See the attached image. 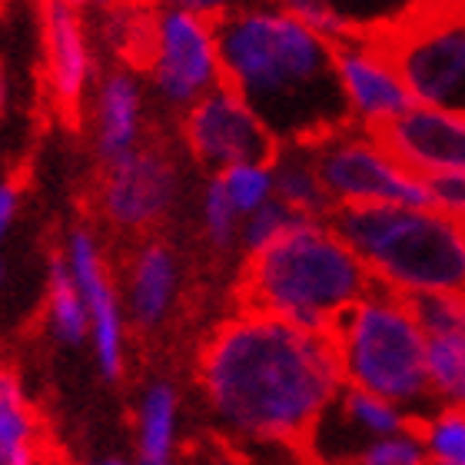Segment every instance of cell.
<instances>
[{"mask_svg":"<svg viewBox=\"0 0 465 465\" xmlns=\"http://www.w3.org/2000/svg\"><path fill=\"white\" fill-rule=\"evenodd\" d=\"M200 386L232 442H282L316 462V429L346 382L332 336L236 312L203 342Z\"/></svg>","mask_w":465,"mask_h":465,"instance_id":"6da1fadb","label":"cell"},{"mask_svg":"<svg viewBox=\"0 0 465 465\" xmlns=\"http://www.w3.org/2000/svg\"><path fill=\"white\" fill-rule=\"evenodd\" d=\"M220 84L280 146H312L352 126L332 47L280 7H226L216 20Z\"/></svg>","mask_w":465,"mask_h":465,"instance_id":"7a4b0ae2","label":"cell"},{"mask_svg":"<svg viewBox=\"0 0 465 465\" xmlns=\"http://www.w3.org/2000/svg\"><path fill=\"white\" fill-rule=\"evenodd\" d=\"M376 280L322 220H300L262 252L246 256L236 282L240 312H260L296 330L332 336Z\"/></svg>","mask_w":465,"mask_h":465,"instance_id":"3957f363","label":"cell"},{"mask_svg":"<svg viewBox=\"0 0 465 465\" xmlns=\"http://www.w3.org/2000/svg\"><path fill=\"white\" fill-rule=\"evenodd\" d=\"M330 226L369 276L399 296L465 292V232L432 210L336 206Z\"/></svg>","mask_w":465,"mask_h":465,"instance_id":"277c9868","label":"cell"},{"mask_svg":"<svg viewBox=\"0 0 465 465\" xmlns=\"http://www.w3.org/2000/svg\"><path fill=\"white\" fill-rule=\"evenodd\" d=\"M342 382L386 399L392 406L419 402L429 392L426 336L406 300L386 286H372L332 330Z\"/></svg>","mask_w":465,"mask_h":465,"instance_id":"5b68a950","label":"cell"},{"mask_svg":"<svg viewBox=\"0 0 465 465\" xmlns=\"http://www.w3.org/2000/svg\"><path fill=\"white\" fill-rule=\"evenodd\" d=\"M362 40L392 64L416 107L465 114V4H412L362 24Z\"/></svg>","mask_w":465,"mask_h":465,"instance_id":"8992f818","label":"cell"},{"mask_svg":"<svg viewBox=\"0 0 465 465\" xmlns=\"http://www.w3.org/2000/svg\"><path fill=\"white\" fill-rule=\"evenodd\" d=\"M316 173L336 206H402L432 210L426 183L396 166L376 140L356 126L310 146Z\"/></svg>","mask_w":465,"mask_h":465,"instance_id":"52a82bcc","label":"cell"},{"mask_svg":"<svg viewBox=\"0 0 465 465\" xmlns=\"http://www.w3.org/2000/svg\"><path fill=\"white\" fill-rule=\"evenodd\" d=\"M150 70L156 90L170 104L193 107L196 100L220 87L216 24L196 17L183 4L156 10V50Z\"/></svg>","mask_w":465,"mask_h":465,"instance_id":"ba28073f","label":"cell"},{"mask_svg":"<svg viewBox=\"0 0 465 465\" xmlns=\"http://www.w3.org/2000/svg\"><path fill=\"white\" fill-rule=\"evenodd\" d=\"M183 136L193 156L206 166H272L280 143L226 84L213 87L190 107Z\"/></svg>","mask_w":465,"mask_h":465,"instance_id":"9c48e42d","label":"cell"},{"mask_svg":"<svg viewBox=\"0 0 465 465\" xmlns=\"http://www.w3.org/2000/svg\"><path fill=\"white\" fill-rule=\"evenodd\" d=\"M369 136L392 163L416 180L465 173V114L412 107L369 130Z\"/></svg>","mask_w":465,"mask_h":465,"instance_id":"30bf717a","label":"cell"},{"mask_svg":"<svg viewBox=\"0 0 465 465\" xmlns=\"http://www.w3.org/2000/svg\"><path fill=\"white\" fill-rule=\"evenodd\" d=\"M332 64H336V77L346 94L352 126L362 134L416 107L392 64L362 40V27L356 37L332 44Z\"/></svg>","mask_w":465,"mask_h":465,"instance_id":"8fae6325","label":"cell"},{"mask_svg":"<svg viewBox=\"0 0 465 465\" xmlns=\"http://www.w3.org/2000/svg\"><path fill=\"white\" fill-rule=\"evenodd\" d=\"M176 196V170L163 150H134L107 166L100 203L114 223L143 230L160 223Z\"/></svg>","mask_w":465,"mask_h":465,"instance_id":"7c38bea8","label":"cell"},{"mask_svg":"<svg viewBox=\"0 0 465 465\" xmlns=\"http://www.w3.org/2000/svg\"><path fill=\"white\" fill-rule=\"evenodd\" d=\"M44 60H47V84L57 116L67 126H77L80 100L90 77V50L84 20L74 4H44Z\"/></svg>","mask_w":465,"mask_h":465,"instance_id":"4fadbf2b","label":"cell"},{"mask_svg":"<svg viewBox=\"0 0 465 465\" xmlns=\"http://www.w3.org/2000/svg\"><path fill=\"white\" fill-rule=\"evenodd\" d=\"M70 272L80 290V300L87 306L90 332L97 346V362L107 379H120L124 372V326H120V310L116 296L107 282V270L100 260L97 246L90 240V232L77 230L70 236Z\"/></svg>","mask_w":465,"mask_h":465,"instance_id":"5bb4252c","label":"cell"},{"mask_svg":"<svg viewBox=\"0 0 465 465\" xmlns=\"http://www.w3.org/2000/svg\"><path fill=\"white\" fill-rule=\"evenodd\" d=\"M272 196L302 220H322L330 223L336 203L322 186L310 146H280L272 160Z\"/></svg>","mask_w":465,"mask_h":465,"instance_id":"9a60e30c","label":"cell"},{"mask_svg":"<svg viewBox=\"0 0 465 465\" xmlns=\"http://www.w3.org/2000/svg\"><path fill=\"white\" fill-rule=\"evenodd\" d=\"M136 126H140V90L126 70H116L104 80V90H100L97 150L104 163L110 166L126 153H134Z\"/></svg>","mask_w":465,"mask_h":465,"instance_id":"2e32d148","label":"cell"},{"mask_svg":"<svg viewBox=\"0 0 465 465\" xmlns=\"http://www.w3.org/2000/svg\"><path fill=\"white\" fill-rule=\"evenodd\" d=\"M176 286V266L173 256L163 242H146L136 252L134 262V282H130V310L136 322L153 330L156 322H163L170 302H173Z\"/></svg>","mask_w":465,"mask_h":465,"instance_id":"e0dca14e","label":"cell"},{"mask_svg":"<svg viewBox=\"0 0 465 465\" xmlns=\"http://www.w3.org/2000/svg\"><path fill=\"white\" fill-rule=\"evenodd\" d=\"M176 432V392L166 382L146 392L140 409V462L170 465L173 462Z\"/></svg>","mask_w":465,"mask_h":465,"instance_id":"ac0fdd59","label":"cell"},{"mask_svg":"<svg viewBox=\"0 0 465 465\" xmlns=\"http://www.w3.org/2000/svg\"><path fill=\"white\" fill-rule=\"evenodd\" d=\"M107 37L130 67H150L156 50V10L150 7H110Z\"/></svg>","mask_w":465,"mask_h":465,"instance_id":"d6986e66","label":"cell"},{"mask_svg":"<svg viewBox=\"0 0 465 465\" xmlns=\"http://www.w3.org/2000/svg\"><path fill=\"white\" fill-rule=\"evenodd\" d=\"M409 432L419 436L429 465H465V409L449 406L432 416L409 419Z\"/></svg>","mask_w":465,"mask_h":465,"instance_id":"ffe728a7","label":"cell"},{"mask_svg":"<svg viewBox=\"0 0 465 465\" xmlns=\"http://www.w3.org/2000/svg\"><path fill=\"white\" fill-rule=\"evenodd\" d=\"M50 326H54V336L64 342H80L87 336L90 320H87V306L80 300V290L74 282V272L60 256L50 260Z\"/></svg>","mask_w":465,"mask_h":465,"instance_id":"44dd1931","label":"cell"},{"mask_svg":"<svg viewBox=\"0 0 465 465\" xmlns=\"http://www.w3.org/2000/svg\"><path fill=\"white\" fill-rule=\"evenodd\" d=\"M402 300L426 340L465 336V292H429V296H402Z\"/></svg>","mask_w":465,"mask_h":465,"instance_id":"7402d4cb","label":"cell"},{"mask_svg":"<svg viewBox=\"0 0 465 465\" xmlns=\"http://www.w3.org/2000/svg\"><path fill=\"white\" fill-rule=\"evenodd\" d=\"M340 412L349 419V422H356L362 432L379 436V439L399 436V432H406L409 429V416H402V409L386 402V399L372 396V392H362V389L342 386Z\"/></svg>","mask_w":465,"mask_h":465,"instance_id":"603a6c76","label":"cell"},{"mask_svg":"<svg viewBox=\"0 0 465 465\" xmlns=\"http://www.w3.org/2000/svg\"><path fill=\"white\" fill-rule=\"evenodd\" d=\"M220 183H223L226 196L236 213L250 216L252 210H260L262 203L272 200V170L270 166H230L220 170Z\"/></svg>","mask_w":465,"mask_h":465,"instance_id":"cb8c5ba5","label":"cell"},{"mask_svg":"<svg viewBox=\"0 0 465 465\" xmlns=\"http://www.w3.org/2000/svg\"><path fill=\"white\" fill-rule=\"evenodd\" d=\"M286 10H290L292 17L300 20L302 27H310L316 37H322L326 44H342V40L356 37L359 34V20L346 17L342 10L330 7V4H322V0H292V4H286Z\"/></svg>","mask_w":465,"mask_h":465,"instance_id":"d4e9b609","label":"cell"},{"mask_svg":"<svg viewBox=\"0 0 465 465\" xmlns=\"http://www.w3.org/2000/svg\"><path fill=\"white\" fill-rule=\"evenodd\" d=\"M302 216H296L290 206H282L280 200H270V203H262L260 210H252L246 216V223H242V242H246V256L252 252H262L266 246L286 236L292 226L300 223Z\"/></svg>","mask_w":465,"mask_h":465,"instance_id":"484cf974","label":"cell"},{"mask_svg":"<svg viewBox=\"0 0 465 465\" xmlns=\"http://www.w3.org/2000/svg\"><path fill=\"white\" fill-rule=\"evenodd\" d=\"M342 465H429V456L416 432H399V436L376 439L372 446L359 449L356 456Z\"/></svg>","mask_w":465,"mask_h":465,"instance_id":"4316f807","label":"cell"},{"mask_svg":"<svg viewBox=\"0 0 465 465\" xmlns=\"http://www.w3.org/2000/svg\"><path fill=\"white\" fill-rule=\"evenodd\" d=\"M34 419L27 412V402L20 396V386L14 372L0 369V446H17L30 442Z\"/></svg>","mask_w":465,"mask_h":465,"instance_id":"83f0119b","label":"cell"},{"mask_svg":"<svg viewBox=\"0 0 465 465\" xmlns=\"http://www.w3.org/2000/svg\"><path fill=\"white\" fill-rule=\"evenodd\" d=\"M236 216L240 213L232 210L220 176H213L203 196V223H206V236L213 240L216 250H226L232 242V236H236Z\"/></svg>","mask_w":465,"mask_h":465,"instance_id":"f1b7e54d","label":"cell"},{"mask_svg":"<svg viewBox=\"0 0 465 465\" xmlns=\"http://www.w3.org/2000/svg\"><path fill=\"white\" fill-rule=\"evenodd\" d=\"M432 213L446 216L452 223H465V173H442L422 180Z\"/></svg>","mask_w":465,"mask_h":465,"instance_id":"f546056e","label":"cell"},{"mask_svg":"<svg viewBox=\"0 0 465 465\" xmlns=\"http://www.w3.org/2000/svg\"><path fill=\"white\" fill-rule=\"evenodd\" d=\"M14 213H17V186L4 183L0 186V240L7 236L10 223H14Z\"/></svg>","mask_w":465,"mask_h":465,"instance_id":"4dcf8cb0","label":"cell"},{"mask_svg":"<svg viewBox=\"0 0 465 465\" xmlns=\"http://www.w3.org/2000/svg\"><path fill=\"white\" fill-rule=\"evenodd\" d=\"M0 465H37V456L30 442H17V446H0Z\"/></svg>","mask_w":465,"mask_h":465,"instance_id":"1f68e13d","label":"cell"},{"mask_svg":"<svg viewBox=\"0 0 465 465\" xmlns=\"http://www.w3.org/2000/svg\"><path fill=\"white\" fill-rule=\"evenodd\" d=\"M206 465H236L230 456H223V459H206Z\"/></svg>","mask_w":465,"mask_h":465,"instance_id":"d6a6232c","label":"cell"},{"mask_svg":"<svg viewBox=\"0 0 465 465\" xmlns=\"http://www.w3.org/2000/svg\"><path fill=\"white\" fill-rule=\"evenodd\" d=\"M0 110H4V70H0Z\"/></svg>","mask_w":465,"mask_h":465,"instance_id":"836d02e7","label":"cell"},{"mask_svg":"<svg viewBox=\"0 0 465 465\" xmlns=\"http://www.w3.org/2000/svg\"><path fill=\"white\" fill-rule=\"evenodd\" d=\"M94 465H130V462H120V459H107V462H94Z\"/></svg>","mask_w":465,"mask_h":465,"instance_id":"e575fe53","label":"cell"},{"mask_svg":"<svg viewBox=\"0 0 465 465\" xmlns=\"http://www.w3.org/2000/svg\"><path fill=\"white\" fill-rule=\"evenodd\" d=\"M4 272H7V270H4V260H0V282H4Z\"/></svg>","mask_w":465,"mask_h":465,"instance_id":"d590c367","label":"cell"}]
</instances>
